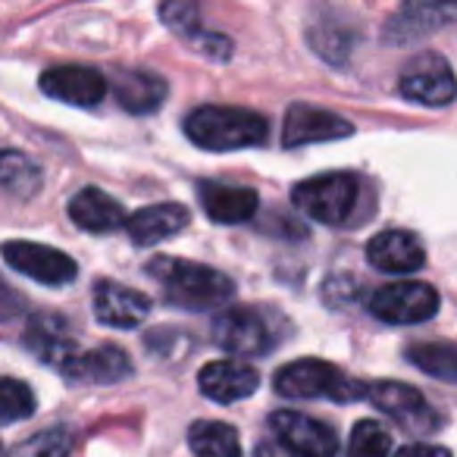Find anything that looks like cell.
Masks as SVG:
<instances>
[{
	"instance_id": "29",
	"label": "cell",
	"mask_w": 457,
	"mask_h": 457,
	"mask_svg": "<svg viewBox=\"0 0 457 457\" xmlns=\"http://www.w3.org/2000/svg\"><path fill=\"white\" fill-rule=\"evenodd\" d=\"M311 45L329 63H345V57L351 54V35L348 29L336 26V22H323V26L311 29Z\"/></svg>"
},
{
	"instance_id": "22",
	"label": "cell",
	"mask_w": 457,
	"mask_h": 457,
	"mask_svg": "<svg viewBox=\"0 0 457 457\" xmlns=\"http://www.w3.org/2000/svg\"><path fill=\"white\" fill-rule=\"evenodd\" d=\"M113 95L129 113H154L166 101V82L154 72H120L113 79Z\"/></svg>"
},
{
	"instance_id": "7",
	"label": "cell",
	"mask_w": 457,
	"mask_h": 457,
	"mask_svg": "<svg viewBox=\"0 0 457 457\" xmlns=\"http://www.w3.org/2000/svg\"><path fill=\"white\" fill-rule=\"evenodd\" d=\"M398 91L423 107H448L457 97V79L442 54H420L404 66Z\"/></svg>"
},
{
	"instance_id": "24",
	"label": "cell",
	"mask_w": 457,
	"mask_h": 457,
	"mask_svg": "<svg viewBox=\"0 0 457 457\" xmlns=\"http://www.w3.org/2000/svg\"><path fill=\"white\" fill-rule=\"evenodd\" d=\"M41 185H45L41 166L29 154L13 151V147L0 151V191L20 197V201H29V197L38 195Z\"/></svg>"
},
{
	"instance_id": "2",
	"label": "cell",
	"mask_w": 457,
	"mask_h": 457,
	"mask_svg": "<svg viewBox=\"0 0 457 457\" xmlns=\"http://www.w3.org/2000/svg\"><path fill=\"white\" fill-rule=\"evenodd\" d=\"M185 135L197 147L213 154L245 151V147H261L270 138V122L254 110L207 104L185 116Z\"/></svg>"
},
{
	"instance_id": "6",
	"label": "cell",
	"mask_w": 457,
	"mask_h": 457,
	"mask_svg": "<svg viewBox=\"0 0 457 457\" xmlns=\"http://www.w3.org/2000/svg\"><path fill=\"white\" fill-rule=\"evenodd\" d=\"M438 292L426 282L417 279H401L388 282V286L376 288L370 298V313L382 323L392 326H411V323H426L438 313Z\"/></svg>"
},
{
	"instance_id": "8",
	"label": "cell",
	"mask_w": 457,
	"mask_h": 457,
	"mask_svg": "<svg viewBox=\"0 0 457 457\" xmlns=\"http://www.w3.org/2000/svg\"><path fill=\"white\" fill-rule=\"evenodd\" d=\"M0 257L10 270L41 282V286H70L79 276V263L70 254L38 242H4Z\"/></svg>"
},
{
	"instance_id": "4",
	"label": "cell",
	"mask_w": 457,
	"mask_h": 457,
	"mask_svg": "<svg viewBox=\"0 0 457 457\" xmlns=\"http://www.w3.org/2000/svg\"><path fill=\"white\" fill-rule=\"evenodd\" d=\"M273 388L282 398H326L336 404H351V401L367 398V382L348 379L338 367L320 361V357H304V361L286 363L276 373Z\"/></svg>"
},
{
	"instance_id": "15",
	"label": "cell",
	"mask_w": 457,
	"mask_h": 457,
	"mask_svg": "<svg viewBox=\"0 0 457 457\" xmlns=\"http://www.w3.org/2000/svg\"><path fill=\"white\" fill-rule=\"evenodd\" d=\"M367 261H370V267L379 270V273L411 276V273H417V270H423L426 251H423V242H420L413 232L386 228V232L370 238Z\"/></svg>"
},
{
	"instance_id": "9",
	"label": "cell",
	"mask_w": 457,
	"mask_h": 457,
	"mask_svg": "<svg viewBox=\"0 0 457 457\" xmlns=\"http://www.w3.org/2000/svg\"><path fill=\"white\" fill-rule=\"evenodd\" d=\"M276 442L295 457H336L338 454V432L323 420H313L298 411H276L270 417Z\"/></svg>"
},
{
	"instance_id": "17",
	"label": "cell",
	"mask_w": 457,
	"mask_h": 457,
	"mask_svg": "<svg viewBox=\"0 0 457 457\" xmlns=\"http://www.w3.org/2000/svg\"><path fill=\"white\" fill-rule=\"evenodd\" d=\"M197 388L216 404H236L261 388V373L242 361H210L197 373Z\"/></svg>"
},
{
	"instance_id": "1",
	"label": "cell",
	"mask_w": 457,
	"mask_h": 457,
	"mask_svg": "<svg viewBox=\"0 0 457 457\" xmlns=\"http://www.w3.org/2000/svg\"><path fill=\"white\" fill-rule=\"evenodd\" d=\"M147 276L160 286L163 298L182 311H213L236 295V282L226 273L182 257H154Z\"/></svg>"
},
{
	"instance_id": "12",
	"label": "cell",
	"mask_w": 457,
	"mask_h": 457,
	"mask_svg": "<svg viewBox=\"0 0 457 457\" xmlns=\"http://www.w3.org/2000/svg\"><path fill=\"white\" fill-rule=\"evenodd\" d=\"M354 135L345 116L332 113V110L313 107V104H292L286 113V126H282V145L286 147H304L313 141H338Z\"/></svg>"
},
{
	"instance_id": "34",
	"label": "cell",
	"mask_w": 457,
	"mask_h": 457,
	"mask_svg": "<svg viewBox=\"0 0 457 457\" xmlns=\"http://www.w3.org/2000/svg\"><path fill=\"white\" fill-rule=\"evenodd\" d=\"M254 457H295L292 451H286L279 442H261L254 448Z\"/></svg>"
},
{
	"instance_id": "21",
	"label": "cell",
	"mask_w": 457,
	"mask_h": 457,
	"mask_svg": "<svg viewBox=\"0 0 457 457\" xmlns=\"http://www.w3.org/2000/svg\"><path fill=\"white\" fill-rule=\"evenodd\" d=\"M204 213L213 222L222 226H236V222H248L261 207V197L254 188H238V185H222V182H201L197 185Z\"/></svg>"
},
{
	"instance_id": "20",
	"label": "cell",
	"mask_w": 457,
	"mask_h": 457,
	"mask_svg": "<svg viewBox=\"0 0 457 457\" xmlns=\"http://www.w3.org/2000/svg\"><path fill=\"white\" fill-rule=\"evenodd\" d=\"M188 220L191 213L182 204H154V207H141L129 216L126 232L138 248H154V245L179 236L188 226Z\"/></svg>"
},
{
	"instance_id": "31",
	"label": "cell",
	"mask_w": 457,
	"mask_h": 457,
	"mask_svg": "<svg viewBox=\"0 0 457 457\" xmlns=\"http://www.w3.org/2000/svg\"><path fill=\"white\" fill-rule=\"evenodd\" d=\"M195 45H197V51L207 54V57H213V60H228V57H232V41L222 38V35H207V32H201V35L195 38Z\"/></svg>"
},
{
	"instance_id": "5",
	"label": "cell",
	"mask_w": 457,
	"mask_h": 457,
	"mask_svg": "<svg viewBox=\"0 0 457 457\" xmlns=\"http://www.w3.org/2000/svg\"><path fill=\"white\" fill-rule=\"evenodd\" d=\"M357 195L361 182L354 172H326L304 179L292 188L295 207L323 226H345L357 207Z\"/></svg>"
},
{
	"instance_id": "25",
	"label": "cell",
	"mask_w": 457,
	"mask_h": 457,
	"mask_svg": "<svg viewBox=\"0 0 457 457\" xmlns=\"http://www.w3.org/2000/svg\"><path fill=\"white\" fill-rule=\"evenodd\" d=\"M407 361L423 373L442 382H457V345L451 342H417L407 348Z\"/></svg>"
},
{
	"instance_id": "14",
	"label": "cell",
	"mask_w": 457,
	"mask_h": 457,
	"mask_svg": "<svg viewBox=\"0 0 457 457\" xmlns=\"http://www.w3.org/2000/svg\"><path fill=\"white\" fill-rule=\"evenodd\" d=\"M151 313V298L122 282L101 279L95 286V317L110 329H138Z\"/></svg>"
},
{
	"instance_id": "28",
	"label": "cell",
	"mask_w": 457,
	"mask_h": 457,
	"mask_svg": "<svg viewBox=\"0 0 457 457\" xmlns=\"http://www.w3.org/2000/svg\"><path fill=\"white\" fill-rule=\"evenodd\" d=\"M35 413V395L26 382L0 376V426L20 423Z\"/></svg>"
},
{
	"instance_id": "19",
	"label": "cell",
	"mask_w": 457,
	"mask_h": 457,
	"mask_svg": "<svg viewBox=\"0 0 457 457\" xmlns=\"http://www.w3.org/2000/svg\"><path fill=\"white\" fill-rule=\"evenodd\" d=\"M70 220L76 222L79 228L91 232V236H110L116 228H126L129 216H126V207H122L116 197H110L107 191L88 185V188H82L70 201Z\"/></svg>"
},
{
	"instance_id": "30",
	"label": "cell",
	"mask_w": 457,
	"mask_h": 457,
	"mask_svg": "<svg viewBox=\"0 0 457 457\" xmlns=\"http://www.w3.org/2000/svg\"><path fill=\"white\" fill-rule=\"evenodd\" d=\"M160 20H163L172 32L185 35L188 41H195L197 35L204 32V29H201V10H197L195 4H182V0L160 7Z\"/></svg>"
},
{
	"instance_id": "13",
	"label": "cell",
	"mask_w": 457,
	"mask_h": 457,
	"mask_svg": "<svg viewBox=\"0 0 457 457\" xmlns=\"http://www.w3.org/2000/svg\"><path fill=\"white\" fill-rule=\"evenodd\" d=\"M22 345L41 363H51L57 370H63L72 357H79V342L70 332V323L60 313H32L26 323V332H22Z\"/></svg>"
},
{
	"instance_id": "18",
	"label": "cell",
	"mask_w": 457,
	"mask_h": 457,
	"mask_svg": "<svg viewBox=\"0 0 457 457\" xmlns=\"http://www.w3.org/2000/svg\"><path fill=\"white\" fill-rule=\"evenodd\" d=\"M451 22H457V4H407L386 22L382 38L388 45H407V41L426 38Z\"/></svg>"
},
{
	"instance_id": "32",
	"label": "cell",
	"mask_w": 457,
	"mask_h": 457,
	"mask_svg": "<svg viewBox=\"0 0 457 457\" xmlns=\"http://www.w3.org/2000/svg\"><path fill=\"white\" fill-rule=\"evenodd\" d=\"M22 313V298L13 292V286L0 279V320H13Z\"/></svg>"
},
{
	"instance_id": "3",
	"label": "cell",
	"mask_w": 457,
	"mask_h": 457,
	"mask_svg": "<svg viewBox=\"0 0 457 457\" xmlns=\"http://www.w3.org/2000/svg\"><path fill=\"white\" fill-rule=\"evenodd\" d=\"M213 342L232 357H267L288 336V320L273 307H228L213 320Z\"/></svg>"
},
{
	"instance_id": "27",
	"label": "cell",
	"mask_w": 457,
	"mask_h": 457,
	"mask_svg": "<svg viewBox=\"0 0 457 457\" xmlns=\"http://www.w3.org/2000/svg\"><path fill=\"white\" fill-rule=\"evenodd\" d=\"M348 457H392V436L376 420L354 423L348 438Z\"/></svg>"
},
{
	"instance_id": "26",
	"label": "cell",
	"mask_w": 457,
	"mask_h": 457,
	"mask_svg": "<svg viewBox=\"0 0 457 457\" xmlns=\"http://www.w3.org/2000/svg\"><path fill=\"white\" fill-rule=\"evenodd\" d=\"M72 429L66 426H54V429L35 432L32 438L20 442L7 457H70L72 454Z\"/></svg>"
},
{
	"instance_id": "11",
	"label": "cell",
	"mask_w": 457,
	"mask_h": 457,
	"mask_svg": "<svg viewBox=\"0 0 457 457\" xmlns=\"http://www.w3.org/2000/svg\"><path fill=\"white\" fill-rule=\"evenodd\" d=\"M41 91L70 107H97L107 97L110 82L95 66H51L41 72Z\"/></svg>"
},
{
	"instance_id": "16",
	"label": "cell",
	"mask_w": 457,
	"mask_h": 457,
	"mask_svg": "<svg viewBox=\"0 0 457 457\" xmlns=\"http://www.w3.org/2000/svg\"><path fill=\"white\" fill-rule=\"evenodd\" d=\"M132 357L126 354V348L107 342L91 351H79V357H72L60 373L79 386H113L132 376Z\"/></svg>"
},
{
	"instance_id": "23",
	"label": "cell",
	"mask_w": 457,
	"mask_h": 457,
	"mask_svg": "<svg viewBox=\"0 0 457 457\" xmlns=\"http://www.w3.org/2000/svg\"><path fill=\"white\" fill-rule=\"evenodd\" d=\"M188 448L195 457H245L242 436L236 426L216 423V420H197L188 429Z\"/></svg>"
},
{
	"instance_id": "33",
	"label": "cell",
	"mask_w": 457,
	"mask_h": 457,
	"mask_svg": "<svg viewBox=\"0 0 457 457\" xmlns=\"http://www.w3.org/2000/svg\"><path fill=\"white\" fill-rule=\"evenodd\" d=\"M395 457H451L448 448H442V445H404V448L395 451Z\"/></svg>"
},
{
	"instance_id": "10",
	"label": "cell",
	"mask_w": 457,
	"mask_h": 457,
	"mask_svg": "<svg viewBox=\"0 0 457 457\" xmlns=\"http://www.w3.org/2000/svg\"><path fill=\"white\" fill-rule=\"evenodd\" d=\"M367 401L407 432L438 429V413L426 404V398L417 388L404 386V382H373V386H367Z\"/></svg>"
}]
</instances>
